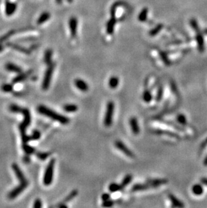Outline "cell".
Instances as JSON below:
<instances>
[{
    "mask_svg": "<svg viewBox=\"0 0 207 208\" xmlns=\"http://www.w3.org/2000/svg\"><path fill=\"white\" fill-rule=\"evenodd\" d=\"M50 17V13L48 12V11H44L41 15L39 16V18H38L37 20V24L38 25H41L44 24V23L48 21V20L49 19Z\"/></svg>",
    "mask_w": 207,
    "mask_h": 208,
    "instance_id": "obj_19",
    "label": "cell"
},
{
    "mask_svg": "<svg viewBox=\"0 0 207 208\" xmlns=\"http://www.w3.org/2000/svg\"><path fill=\"white\" fill-rule=\"evenodd\" d=\"M177 121H178V123L183 125H185L187 124V119H186L185 115L183 114L178 115V116H177Z\"/></svg>",
    "mask_w": 207,
    "mask_h": 208,
    "instance_id": "obj_33",
    "label": "cell"
},
{
    "mask_svg": "<svg viewBox=\"0 0 207 208\" xmlns=\"http://www.w3.org/2000/svg\"><path fill=\"white\" fill-rule=\"evenodd\" d=\"M11 113H22L24 115V120L19 125V129L21 133V137L23 144L28 143L30 142V135H27L26 133V128L28 126H29L31 123V115L30 110L26 108H22L20 106L15 104H12L9 107Z\"/></svg>",
    "mask_w": 207,
    "mask_h": 208,
    "instance_id": "obj_1",
    "label": "cell"
},
{
    "mask_svg": "<svg viewBox=\"0 0 207 208\" xmlns=\"http://www.w3.org/2000/svg\"><path fill=\"white\" fill-rule=\"evenodd\" d=\"M114 204V202L113 200L111 199H108L107 201H104V202H103L102 203V207H110L113 206Z\"/></svg>",
    "mask_w": 207,
    "mask_h": 208,
    "instance_id": "obj_36",
    "label": "cell"
},
{
    "mask_svg": "<svg viewBox=\"0 0 207 208\" xmlns=\"http://www.w3.org/2000/svg\"><path fill=\"white\" fill-rule=\"evenodd\" d=\"M129 125L131 129V131L135 135H138L140 133V127L139 122L136 117H131L129 119Z\"/></svg>",
    "mask_w": 207,
    "mask_h": 208,
    "instance_id": "obj_11",
    "label": "cell"
},
{
    "mask_svg": "<svg viewBox=\"0 0 207 208\" xmlns=\"http://www.w3.org/2000/svg\"><path fill=\"white\" fill-rule=\"evenodd\" d=\"M147 10H144L141 13V14L139 16V20H141V21H144V20H145V18L147 17Z\"/></svg>",
    "mask_w": 207,
    "mask_h": 208,
    "instance_id": "obj_38",
    "label": "cell"
},
{
    "mask_svg": "<svg viewBox=\"0 0 207 208\" xmlns=\"http://www.w3.org/2000/svg\"><path fill=\"white\" fill-rule=\"evenodd\" d=\"M151 189V187L149 184L148 182H146L145 183L135 184L132 187L131 191H132L133 192H137V191H144V190H147V189Z\"/></svg>",
    "mask_w": 207,
    "mask_h": 208,
    "instance_id": "obj_16",
    "label": "cell"
},
{
    "mask_svg": "<svg viewBox=\"0 0 207 208\" xmlns=\"http://www.w3.org/2000/svg\"><path fill=\"white\" fill-rule=\"evenodd\" d=\"M55 67V63H53V62H52L48 66V68L45 72V77H44L43 84H42V88L44 90H47L50 86Z\"/></svg>",
    "mask_w": 207,
    "mask_h": 208,
    "instance_id": "obj_6",
    "label": "cell"
},
{
    "mask_svg": "<svg viewBox=\"0 0 207 208\" xmlns=\"http://www.w3.org/2000/svg\"><path fill=\"white\" fill-rule=\"evenodd\" d=\"M42 206H43V204L41 200L40 199H36L34 201L33 207L35 208H40V207H42Z\"/></svg>",
    "mask_w": 207,
    "mask_h": 208,
    "instance_id": "obj_37",
    "label": "cell"
},
{
    "mask_svg": "<svg viewBox=\"0 0 207 208\" xmlns=\"http://www.w3.org/2000/svg\"><path fill=\"white\" fill-rule=\"evenodd\" d=\"M28 185V181L20 182L19 186L15 187L13 190H11L8 194V198L10 199H13L21 193L23 191H24L26 189V187Z\"/></svg>",
    "mask_w": 207,
    "mask_h": 208,
    "instance_id": "obj_7",
    "label": "cell"
},
{
    "mask_svg": "<svg viewBox=\"0 0 207 208\" xmlns=\"http://www.w3.org/2000/svg\"><path fill=\"white\" fill-rule=\"evenodd\" d=\"M13 84H4L1 85V90L4 92H6V93H9V92H11L13 91Z\"/></svg>",
    "mask_w": 207,
    "mask_h": 208,
    "instance_id": "obj_30",
    "label": "cell"
},
{
    "mask_svg": "<svg viewBox=\"0 0 207 208\" xmlns=\"http://www.w3.org/2000/svg\"><path fill=\"white\" fill-rule=\"evenodd\" d=\"M191 26L193 28V29L196 32V41L198 43V48L199 51L201 53H203L204 51V38L202 36V34L201 32L200 31L198 24L197 21L195 19H192L190 20Z\"/></svg>",
    "mask_w": 207,
    "mask_h": 208,
    "instance_id": "obj_4",
    "label": "cell"
},
{
    "mask_svg": "<svg viewBox=\"0 0 207 208\" xmlns=\"http://www.w3.org/2000/svg\"><path fill=\"white\" fill-rule=\"evenodd\" d=\"M119 84V79L116 76H112L108 80V85L110 88L114 89L117 88Z\"/></svg>",
    "mask_w": 207,
    "mask_h": 208,
    "instance_id": "obj_23",
    "label": "cell"
},
{
    "mask_svg": "<svg viewBox=\"0 0 207 208\" xmlns=\"http://www.w3.org/2000/svg\"><path fill=\"white\" fill-rule=\"evenodd\" d=\"M152 99H153V95H152V93H151V92L150 90H145L143 94H142V100L145 102V103H149L152 100Z\"/></svg>",
    "mask_w": 207,
    "mask_h": 208,
    "instance_id": "obj_27",
    "label": "cell"
},
{
    "mask_svg": "<svg viewBox=\"0 0 207 208\" xmlns=\"http://www.w3.org/2000/svg\"><path fill=\"white\" fill-rule=\"evenodd\" d=\"M57 207H58L59 208H67L68 206L65 204V203H64V202H62V203H60L59 204H58L57 205Z\"/></svg>",
    "mask_w": 207,
    "mask_h": 208,
    "instance_id": "obj_42",
    "label": "cell"
},
{
    "mask_svg": "<svg viewBox=\"0 0 207 208\" xmlns=\"http://www.w3.org/2000/svg\"><path fill=\"white\" fill-rule=\"evenodd\" d=\"M192 193L194 194V195H202V193H203L204 189L203 187L201 185V184H194L192 188Z\"/></svg>",
    "mask_w": 207,
    "mask_h": 208,
    "instance_id": "obj_24",
    "label": "cell"
},
{
    "mask_svg": "<svg viewBox=\"0 0 207 208\" xmlns=\"http://www.w3.org/2000/svg\"><path fill=\"white\" fill-rule=\"evenodd\" d=\"M33 70H28L26 71V72L24 73H20V74H18L17 76H16V77L13 78L12 80V83L13 84H18V83H20L22 82V81H24L29 77L30 76L32 73H33Z\"/></svg>",
    "mask_w": 207,
    "mask_h": 208,
    "instance_id": "obj_12",
    "label": "cell"
},
{
    "mask_svg": "<svg viewBox=\"0 0 207 208\" xmlns=\"http://www.w3.org/2000/svg\"><path fill=\"white\" fill-rule=\"evenodd\" d=\"M37 110L40 114L47 116V117L50 118V119L54 120V121H58L59 123L61 124L67 125L69 123L70 120L68 117L64 116L63 115L59 114V113H57V112H55L53 110L46 107L45 106H38L37 108Z\"/></svg>",
    "mask_w": 207,
    "mask_h": 208,
    "instance_id": "obj_2",
    "label": "cell"
},
{
    "mask_svg": "<svg viewBox=\"0 0 207 208\" xmlns=\"http://www.w3.org/2000/svg\"><path fill=\"white\" fill-rule=\"evenodd\" d=\"M6 46L9 48H12V49L15 51H18L20 53H22L26 54V55H30L31 53V50L28 49L26 47H22V46L18 45L17 43H11V42H8L6 43Z\"/></svg>",
    "mask_w": 207,
    "mask_h": 208,
    "instance_id": "obj_9",
    "label": "cell"
},
{
    "mask_svg": "<svg viewBox=\"0 0 207 208\" xmlns=\"http://www.w3.org/2000/svg\"><path fill=\"white\" fill-rule=\"evenodd\" d=\"M38 45H37V44H35V45H32L31 47H30V50H34V49H36V48H37L38 47Z\"/></svg>",
    "mask_w": 207,
    "mask_h": 208,
    "instance_id": "obj_45",
    "label": "cell"
},
{
    "mask_svg": "<svg viewBox=\"0 0 207 208\" xmlns=\"http://www.w3.org/2000/svg\"><path fill=\"white\" fill-rule=\"evenodd\" d=\"M40 132L38 130H34L31 135H30V140H37L40 137Z\"/></svg>",
    "mask_w": 207,
    "mask_h": 208,
    "instance_id": "obj_34",
    "label": "cell"
},
{
    "mask_svg": "<svg viewBox=\"0 0 207 208\" xmlns=\"http://www.w3.org/2000/svg\"><path fill=\"white\" fill-rule=\"evenodd\" d=\"M52 51L51 49H47L45 53V57H44V61L46 64L49 66L52 63Z\"/></svg>",
    "mask_w": 207,
    "mask_h": 208,
    "instance_id": "obj_21",
    "label": "cell"
},
{
    "mask_svg": "<svg viewBox=\"0 0 207 208\" xmlns=\"http://www.w3.org/2000/svg\"><path fill=\"white\" fill-rule=\"evenodd\" d=\"M51 154L50 152H36V156L40 160H45Z\"/></svg>",
    "mask_w": 207,
    "mask_h": 208,
    "instance_id": "obj_31",
    "label": "cell"
},
{
    "mask_svg": "<svg viewBox=\"0 0 207 208\" xmlns=\"http://www.w3.org/2000/svg\"><path fill=\"white\" fill-rule=\"evenodd\" d=\"M204 34H207V29H205V30H204Z\"/></svg>",
    "mask_w": 207,
    "mask_h": 208,
    "instance_id": "obj_49",
    "label": "cell"
},
{
    "mask_svg": "<svg viewBox=\"0 0 207 208\" xmlns=\"http://www.w3.org/2000/svg\"><path fill=\"white\" fill-rule=\"evenodd\" d=\"M155 132L157 134H162V135H167L169 136H172V137H178V135L176 133H174L169 131H165V130H161V129H157Z\"/></svg>",
    "mask_w": 207,
    "mask_h": 208,
    "instance_id": "obj_32",
    "label": "cell"
},
{
    "mask_svg": "<svg viewBox=\"0 0 207 208\" xmlns=\"http://www.w3.org/2000/svg\"><path fill=\"white\" fill-rule=\"evenodd\" d=\"M206 146H207V138L204 141V142L202 143V145H201L202 148H204V147H205Z\"/></svg>",
    "mask_w": 207,
    "mask_h": 208,
    "instance_id": "obj_44",
    "label": "cell"
},
{
    "mask_svg": "<svg viewBox=\"0 0 207 208\" xmlns=\"http://www.w3.org/2000/svg\"><path fill=\"white\" fill-rule=\"evenodd\" d=\"M204 165L205 166H207V156L205 157V158H204Z\"/></svg>",
    "mask_w": 207,
    "mask_h": 208,
    "instance_id": "obj_47",
    "label": "cell"
},
{
    "mask_svg": "<svg viewBox=\"0 0 207 208\" xmlns=\"http://www.w3.org/2000/svg\"><path fill=\"white\" fill-rule=\"evenodd\" d=\"M201 182L202 184L207 185V178H202L201 179Z\"/></svg>",
    "mask_w": 207,
    "mask_h": 208,
    "instance_id": "obj_43",
    "label": "cell"
},
{
    "mask_svg": "<svg viewBox=\"0 0 207 208\" xmlns=\"http://www.w3.org/2000/svg\"><path fill=\"white\" fill-rule=\"evenodd\" d=\"M74 84L75 87H76L80 91L85 92L88 90L89 85L87 84L86 82H85L84 80L78 78V79H76L75 80Z\"/></svg>",
    "mask_w": 207,
    "mask_h": 208,
    "instance_id": "obj_13",
    "label": "cell"
},
{
    "mask_svg": "<svg viewBox=\"0 0 207 208\" xmlns=\"http://www.w3.org/2000/svg\"><path fill=\"white\" fill-rule=\"evenodd\" d=\"M102 199L103 202H104V201H107L108 199H110V195L109 193H104L102 194Z\"/></svg>",
    "mask_w": 207,
    "mask_h": 208,
    "instance_id": "obj_39",
    "label": "cell"
},
{
    "mask_svg": "<svg viewBox=\"0 0 207 208\" xmlns=\"http://www.w3.org/2000/svg\"><path fill=\"white\" fill-rule=\"evenodd\" d=\"M114 110V103L112 101L108 102L106 105V110L104 119V125L106 128H109L112 125V121H113Z\"/></svg>",
    "mask_w": 207,
    "mask_h": 208,
    "instance_id": "obj_5",
    "label": "cell"
},
{
    "mask_svg": "<svg viewBox=\"0 0 207 208\" xmlns=\"http://www.w3.org/2000/svg\"><path fill=\"white\" fill-rule=\"evenodd\" d=\"M69 29L71 32V36L73 38H74L76 36L77 34V20L75 17H72L70 18L69 22Z\"/></svg>",
    "mask_w": 207,
    "mask_h": 208,
    "instance_id": "obj_14",
    "label": "cell"
},
{
    "mask_svg": "<svg viewBox=\"0 0 207 208\" xmlns=\"http://www.w3.org/2000/svg\"><path fill=\"white\" fill-rule=\"evenodd\" d=\"M22 149L25 153L28 155L33 154L36 152V149L30 146V145H29L28 144H27V143L22 144Z\"/></svg>",
    "mask_w": 207,
    "mask_h": 208,
    "instance_id": "obj_25",
    "label": "cell"
},
{
    "mask_svg": "<svg viewBox=\"0 0 207 208\" xmlns=\"http://www.w3.org/2000/svg\"><path fill=\"white\" fill-rule=\"evenodd\" d=\"M55 164V159L52 158L49 161L46 168L45 175L43 177V183L46 186H49L52 184L54 175V167Z\"/></svg>",
    "mask_w": 207,
    "mask_h": 208,
    "instance_id": "obj_3",
    "label": "cell"
},
{
    "mask_svg": "<svg viewBox=\"0 0 207 208\" xmlns=\"http://www.w3.org/2000/svg\"><path fill=\"white\" fill-rule=\"evenodd\" d=\"M168 197L169 199L170 202H171L172 206L176 207H184V203L181 202L180 199H178L176 196L173 194H169Z\"/></svg>",
    "mask_w": 207,
    "mask_h": 208,
    "instance_id": "obj_18",
    "label": "cell"
},
{
    "mask_svg": "<svg viewBox=\"0 0 207 208\" xmlns=\"http://www.w3.org/2000/svg\"><path fill=\"white\" fill-rule=\"evenodd\" d=\"M147 182L150 185L151 188H156V187H158L162 184H166L167 182V180L165 179H153L148 180Z\"/></svg>",
    "mask_w": 207,
    "mask_h": 208,
    "instance_id": "obj_15",
    "label": "cell"
},
{
    "mask_svg": "<svg viewBox=\"0 0 207 208\" xmlns=\"http://www.w3.org/2000/svg\"><path fill=\"white\" fill-rule=\"evenodd\" d=\"M36 40H37V38H36V37H27V38H24L20 39V41H36Z\"/></svg>",
    "mask_w": 207,
    "mask_h": 208,
    "instance_id": "obj_41",
    "label": "cell"
},
{
    "mask_svg": "<svg viewBox=\"0 0 207 208\" xmlns=\"http://www.w3.org/2000/svg\"><path fill=\"white\" fill-rule=\"evenodd\" d=\"M114 145L118 150L125 155V156L129 157V158H134L135 154L131 150L124 144V143L120 140H117L114 142Z\"/></svg>",
    "mask_w": 207,
    "mask_h": 208,
    "instance_id": "obj_8",
    "label": "cell"
},
{
    "mask_svg": "<svg viewBox=\"0 0 207 208\" xmlns=\"http://www.w3.org/2000/svg\"><path fill=\"white\" fill-rule=\"evenodd\" d=\"M23 162L26 164L30 162V158L28 154H26V156H24V157H23Z\"/></svg>",
    "mask_w": 207,
    "mask_h": 208,
    "instance_id": "obj_40",
    "label": "cell"
},
{
    "mask_svg": "<svg viewBox=\"0 0 207 208\" xmlns=\"http://www.w3.org/2000/svg\"><path fill=\"white\" fill-rule=\"evenodd\" d=\"M133 179V176L131 175H126V176L124 177V179H123L121 182V186L123 188L125 187L126 186H127L128 184L130 183Z\"/></svg>",
    "mask_w": 207,
    "mask_h": 208,
    "instance_id": "obj_28",
    "label": "cell"
},
{
    "mask_svg": "<svg viewBox=\"0 0 207 208\" xmlns=\"http://www.w3.org/2000/svg\"><path fill=\"white\" fill-rule=\"evenodd\" d=\"M5 68L7 71H11V72H15L17 73H20L22 72V69L21 67L17 66L12 63H8L6 64Z\"/></svg>",
    "mask_w": 207,
    "mask_h": 208,
    "instance_id": "obj_17",
    "label": "cell"
},
{
    "mask_svg": "<svg viewBox=\"0 0 207 208\" xmlns=\"http://www.w3.org/2000/svg\"><path fill=\"white\" fill-rule=\"evenodd\" d=\"M63 110L67 113H75L78 110V107L74 104H67L63 106Z\"/></svg>",
    "mask_w": 207,
    "mask_h": 208,
    "instance_id": "obj_22",
    "label": "cell"
},
{
    "mask_svg": "<svg viewBox=\"0 0 207 208\" xmlns=\"http://www.w3.org/2000/svg\"><path fill=\"white\" fill-rule=\"evenodd\" d=\"M4 50V46H3V45H1V44H0V53H1V51H3Z\"/></svg>",
    "mask_w": 207,
    "mask_h": 208,
    "instance_id": "obj_46",
    "label": "cell"
},
{
    "mask_svg": "<svg viewBox=\"0 0 207 208\" xmlns=\"http://www.w3.org/2000/svg\"><path fill=\"white\" fill-rule=\"evenodd\" d=\"M16 32H18V31H16V30H11L10 31H9L5 34H4L3 36H1V37H0V44L6 42V41H8L11 36H13V34L16 33Z\"/></svg>",
    "mask_w": 207,
    "mask_h": 208,
    "instance_id": "obj_20",
    "label": "cell"
},
{
    "mask_svg": "<svg viewBox=\"0 0 207 208\" xmlns=\"http://www.w3.org/2000/svg\"><path fill=\"white\" fill-rule=\"evenodd\" d=\"M56 1L59 4H61V2H62V0H56Z\"/></svg>",
    "mask_w": 207,
    "mask_h": 208,
    "instance_id": "obj_48",
    "label": "cell"
},
{
    "mask_svg": "<svg viewBox=\"0 0 207 208\" xmlns=\"http://www.w3.org/2000/svg\"><path fill=\"white\" fill-rule=\"evenodd\" d=\"M77 194H78V191L77 190L72 191L65 199H64L63 202L67 203L69 202H70V201L72 200L73 199H74L75 197H76V196L77 195Z\"/></svg>",
    "mask_w": 207,
    "mask_h": 208,
    "instance_id": "obj_29",
    "label": "cell"
},
{
    "mask_svg": "<svg viewBox=\"0 0 207 208\" xmlns=\"http://www.w3.org/2000/svg\"><path fill=\"white\" fill-rule=\"evenodd\" d=\"M17 9V4L15 2L10 1L7 0L5 6V13L7 16H11L15 13Z\"/></svg>",
    "mask_w": 207,
    "mask_h": 208,
    "instance_id": "obj_10",
    "label": "cell"
},
{
    "mask_svg": "<svg viewBox=\"0 0 207 208\" xmlns=\"http://www.w3.org/2000/svg\"><path fill=\"white\" fill-rule=\"evenodd\" d=\"M163 95H164V89H163L162 86H160L158 88V90L157 92V95H156V101L160 102L162 100L163 98Z\"/></svg>",
    "mask_w": 207,
    "mask_h": 208,
    "instance_id": "obj_35",
    "label": "cell"
},
{
    "mask_svg": "<svg viewBox=\"0 0 207 208\" xmlns=\"http://www.w3.org/2000/svg\"><path fill=\"white\" fill-rule=\"evenodd\" d=\"M123 188L122 187L121 184L115 183V182H112V183L110 184L108 186V190L110 193H115L117 191H119L123 189Z\"/></svg>",
    "mask_w": 207,
    "mask_h": 208,
    "instance_id": "obj_26",
    "label": "cell"
}]
</instances>
